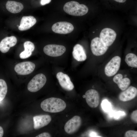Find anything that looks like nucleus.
<instances>
[{
  "mask_svg": "<svg viewBox=\"0 0 137 137\" xmlns=\"http://www.w3.org/2000/svg\"><path fill=\"white\" fill-rule=\"evenodd\" d=\"M40 106L45 111L50 113H57L61 112L65 108L66 104L61 99L50 97L42 102Z\"/></svg>",
  "mask_w": 137,
  "mask_h": 137,
  "instance_id": "f257e3e1",
  "label": "nucleus"
},
{
  "mask_svg": "<svg viewBox=\"0 0 137 137\" xmlns=\"http://www.w3.org/2000/svg\"><path fill=\"white\" fill-rule=\"evenodd\" d=\"M63 8L64 11L68 14L77 16L84 15L88 11V8L86 6L83 4H80L75 1L66 3Z\"/></svg>",
  "mask_w": 137,
  "mask_h": 137,
  "instance_id": "f03ea898",
  "label": "nucleus"
},
{
  "mask_svg": "<svg viewBox=\"0 0 137 137\" xmlns=\"http://www.w3.org/2000/svg\"><path fill=\"white\" fill-rule=\"evenodd\" d=\"M46 81V77L44 74L41 73L37 74L29 82L27 89L31 92H37L44 86Z\"/></svg>",
  "mask_w": 137,
  "mask_h": 137,
  "instance_id": "7ed1b4c3",
  "label": "nucleus"
},
{
  "mask_svg": "<svg viewBox=\"0 0 137 137\" xmlns=\"http://www.w3.org/2000/svg\"><path fill=\"white\" fill-rule=\"evenodd\" d=\"M121 60L118 56L113 57L105 66L104 72L106 75L110 77L115 75L119 69Z\"/></svg>",
  "mask_w": 137,
  "mask_h": 137,
  "instance_id": "20e7f679",
  "label": "nucleus"
},
{
  "mask_svg": "<svg viewBox=\"0 0 137 137\" xmlns=\"http://www.w3.org/2000/svg\"><path fill=\"white\" fill-rule=\"evenodd\" d=\"M91 48L94 55L99 56L106 53L108 49V47L103 43L99 37H96L91 41Z\"/></svg>",
  "mask_w": 137,
  "mask_h": 137,
  "instance_id": "39448f33",
  "label": "nucleus"
},
{
  "mask_svg": "<svg viewBox=\"0 0 137 137\" xmlns=\"http://www.w3.org/2000/svg\"><path fill=\"white\" fill-rule=\"evenodd\" d=\"M116 36L115 31L109 28H105L101 31L99 38L103 43L108 47L111 46L115 40Z\"/></svg>",
  "mask_w": 137,
  "mask_h": 137,
  "instance_id": "423d86ee",
  "label": "nucleus"
},
{
  "mask_svg": "<svg viewBox=\"0 0 137 137\" xmlns=\"http://www.w3.org/2000/svg\"><path fill=\"white\" fill-rule=\"evenodd\" d=\"M74 27L71 23L65 21L59 22L54 24L52 27V31L55 33L65 34L72 32Z\"/></svg>",
  "mask_w": 137,
  "mask_h": 137,
  "instance_id": "0eeeda50",
  "label": "nucleus"
},
{
  "mask_svg": "<svg viewBox=\"0 0 137 137\" xmlns=\"http://www.w3.org/2000/svg\"><path fill=\"white\" fill-rule=\"evenodd\" d=\"M66 50V48L64 46L56 44L47 45L43 48V51L46 54L52 57L61 56Z\"/></svg>",
  "mask_w": 137,
  "mask_h": 137,
  "instance_id": "6e6552de",
  "label": "nucleus"
},
{
  "mask_svg": "<svg viewBox=\"0 0 137 137\" xmlns=\"http://www.w3.org/2000/svg\"><path fill=\"white\" fill-rule=\"evenodd\" d=\"M35 67L34 63L30 61H26L19 63L14 67L16 72L21 75H26L32 73Z\"/></svg>",
  "mask_w": 137,
  "mask_h": 137,
  "instance_id": "1a4fd4ad",
  "label": "nucleus"
},
{
  "mask_svg": "<svg viewBox=\"0 0 137 137\" xmlns=\"http://www.w3.org/2000/svg\"><path fill=\"white\" fill-rule=\"evenodd\" d=\"M81 119L78 116H74L65 124L64 129L65 132L69 134L76 132L79 129L81 124Z\"/></svg>",
  "mask_w": 137,
  "mask_h": 137,
  "instance_id": "9d476101",
  "label": "nucleus"
},
{
  "mask_svg": "<svg viewBox=\"0 0 137 137\" xmlns=\"http://www.w3.org/2000/svg\"><path fill=\"white\" fill-rule=\"evenodd\" d=\"M85 96L86 102L90 107L95 108L98 106L99 95L96 90L93 89L88 90L85 92Z\"/></svg>",
  "mask_w": 137,
  "mask_h": 137,
  "instance_id": "9b49d317",
  "label": "nucleus"
},
{
  "mask_svg": "<svg viewBox=\"0 0 137 137\" xmlns=\"http://www.w3.org/2000/svg\"><path fill=\"white\" fill-rule=\"evenodd\" d=\"M56 76L60 86L62 88L67 91H71L73 89L74 85L67 75L60 72L57 74Z\"/></svg>",
  "mask_w": 137,
  "mask_h": 137,
  "instance_id": "f8f14e48",
  "label": "nucleus"
},
{
  "mask_svg": "<svg viewBox=\"0 0 137 137\" xmlns=\"http://www.w3.org/2000/svg\"><path fill=\"white\" fill-rule=\"evenodd\" d=\"M33 119L34 128L37 130L47 125L51 122L52 118L49 115H43L35 116Z\"/></svg>",
  "mask_w": 137,
  "mask_h": 137,
  "instance_id": "ddd939ff",
  "label": "nucleus"
},
{
  "mask_svg": "<svg viewBox=\"0 0 137 137\" xmlns=\"http://www.w3.org/2000/svg\"><path fill=\"white\" fill-rule=\"evenodd\" d=\"M17 42L16 38L13 36L7 37L0 42V50L3 53L7 52L10 48L15 46Z\"/></svg>",
  "mask_w": 137,
  "mask_h": 137,
  "instance_id": "4468645a",
  "label": "nucleus"
},
{
  "mask_svg": "<svg viewBox=\"0 0 137 137\" xmlns=\"http://www.w3.org/2000/svg\"><path fill=\"white\" fill-rule=\"evenodd\" d=\"M119 94V98L123 101H127L134 99L137 95V89L135 87L130 86L123 91Z\"/></svg>",
  "mask_w": 137,
  "mask_h": 137,
  "instance_id": "2eb2a0df",
  "label": "nucleus"
},
{
  "mask_svg": "<svg viewBox=\"0 0 137 137\" xmlns=\"http://www.w3.org/2000/svg\"><path fill=\"white\" fill-rule=\"evenodd\" d=\"M36 18L32 16H24L21 20L20 24L18 27L21 31L26 30L29 29L36 23Z\"/></svg>",
  "mask_w": 137,
  "mask_h": 137,
  "instance_id": "dca6fc26",
  "label": "nucleus"
},
{
  "mask_svg": "<svg viewBox=\"0 0 137 137\" xmlns=\"http://www.w3.org/2000/svg\"><path fill=\"white\" fill-rule=\"evenodd\" d=\"M113 80L117 85L119 88L123 91L126 89L130 83V79L127 77L123 78V75L120 73L115 75L113 78Z\"/></svg>",
  "mask_w": 137,
  "mask_h": 137,
  "instance_id": "f3484780",
  "label": "nucleus"
},
{
  "mask_svg": "<svg viewBox=\"0 0 137 137\" xmlns=\"http://www.w3.org/2000/svg\"><path fill=\"white\" fill-rule=\"evenodd\" d=\"M72 55L75 59L78 61H83L87 58L85 50L83 47L80 44H77L74 46Z\"/></svg>",
  "mask_w": 137,
  "mask_h": 137,
  "instance_id": "a211bd4d",
  "label": "nucleus"
},
{
  "mask_svg": "<svg viewBox=\"0 0 137 137\" xmlns=\"http://www.w3.org/2000/svg\"><path fill=\"white\" fill-rule=\"evenodd\" d=\"M6 6L8 11L13 13L20 12L24 8L22 4L14 1H8L6 3Z\"/></svg>",
  "mask_w": 137,
  "mask_h": 137,
  "instance_id": "6ab92c4d",
  "label": "nucleus"
},
{
  "mask_svg": "<svg viewBox=\"0 0 137 137\" xmlns=\"http://www.w3.org/2000/svg\"><path fill=\"white\" fill-rule=\"evenodd\" d=\"M24 50L20 55V57L22 59L27 58L30 57L35 49L34 44L30 41H27L24 44Z\"/></svg>",
  "mask_w": 137,
  "mask_h": 137,
  "instance_id": "aec40b11",
  "label": "nucleus"
},
{
  "mask_svg": "<svg viewBox=\"0 0 137 137\" xmlns=\"http://www.w3.org/2000/svg\"><path fill=\"white\" fill-rule=\"evenodd\" d=\"M125 61L129 66L136 68L137 67V56L135 54L129 53L125 56Z\"/></svg>",
  "mask_w": 137,
  "mask_h": 137,
  "instance_id": "412c9836",
  "label": "nucleus"
},
{
  "mask_svg": "<svg viewBox=\"0 0 137 137\" xmlns=\"http://www.w3.org/2000/svg\"><path fill=\"white\" fill-rule=\"evenodd\" d=\"M7 92V86L5 81L0 79V101L4 99Z\"/></svg>",
  "mask_w": 137,
  "mask_h": 137,
  "instance_id": "4be33fe9",
  "label": "nucleus"
},
{
  "mask_svg": "<svg viewBox=\"0 0 137 137\" xmlns=\"http://www.w3.org/2000/svg\"><path fill=\"white\" fill-rule=\"evenodd\" d=\"M101 106L103 110L106 112L109 111L111 108L110 103L106 99L102 101L101 103Z\"/></svg>",
  "mask_w": 137,
  "mask_h": 137,
  "instance_id": "5701e85b",
  "label": "nucleus"
},
{
  "mask_svg": "<svg viewBox=\"0 0 137 137\" xmlns=\"http://www.w3.org/2000/svg\"><path fill=\"white\" fill-rule=\"evenodd\" d=\"M125 136L126 137H137V131L133 130H129L125 133Z\"/></svg>",
  "mask_w": 137,
  "mask_h": 137,
  "instance_id": "b1692460",
  "label": "nucleus"
},
{
  "mask_svg": "<svg viewBox=\"0 0 137 137\" xmlns=\"http://www.w3.org/2000/svg\"><path fill=\"white\" fill-rule=\"evenodd\" d=\"M132 120L135 123L137 122V110L133 111L131 115Z\"/></svg>",
  "mask_w": 137,
  "mask_h": 137,
  "instance_id": "393cba45",
  "label": "nucleus"
},
{
  "mask_svg": "<svg viewBox=\"0 0 137 137\" xmlns=\"http://www.w3.org/2000/svg\"><path fill=\"white\" fill-rule=\"evenodd\" d=\"M125 115V113L123 111H118L116 112L114 116V118L116 119H118L121 116H124Z\"/></svg>",
  "mask_w": 137,
  "mask_h": 137,
  "instance_id": "a878e982",
  "label": "nucleus"
},
{
  "mask_svg": "<svg viewBox=\"0 0 137 137\" xmlns=\"http://www.w3.org/2000/svg\"><path fill=\"white\" fill-rule=\"evenodd\" d=\"M51 135L49 133L44 132L39 134L36 136V137H50Z\"/></svg>",
  "mask_w": 137,
  "mask_h": 137,
  "instance_id": "bb28decb",
  "label": "nucleus"
},
{
  "mask_svg": "<svg viewBox=\"0 0 137 137\" xmlns=\"http://www.w3.org/2000/svg\"><path fill=\"white\" fill-rule=\"evenodd\" d=\"M51 0H41L40 2L42 5H44L49 3Z\"/></svg>",
  "mask_w": 137,
  "mask_h": 137,
  "instance_id": "cd10ccee",
  "label": "nucleus"
},
{
  "mask_svg": "<svg viewBox=\"0 0 137 137\" xmlns=\"http://www.w3.org/2000/svg\"><path fill=\"white\" fill-rule=\"evenodd\" d=\"M4 130L2 127L0 126V137H2L4 134Z\"/></svg>",
  "mask_w": 137,
  "mask_h": 137,
  "instance_id": "c85d7f7f",
  "label": "nucleus"
},
{
  "mask_svg": "<svg viewBox=\"0 0 137 137\" xmlns=\"http://www.w3.org/2000/svg\"><path fill=\"white\" fill-rule=\"evenodd\" d=\"M114 1L119 3H124L125 2L126 0H114Z\"/></svg>",
  "mask_w": 137,
  "mask_h": 137,
  "instance_id": "c756f323",
  "label": "nucleus"
}]
</instances>
